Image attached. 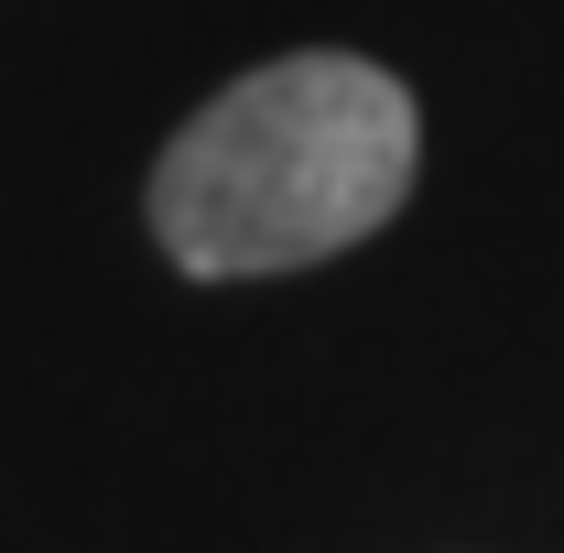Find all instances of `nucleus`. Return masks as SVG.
<instances>
[{
  "instance_id": "nucleus-1",
  "label": "nucleus",
  "mask_w": 564,
  "mask_h": 553,
  "mask_svg": "<svg viewBox=\"0 0 564 553\" xmlns=\"http://www.w3.org/2000/svg\"><path fill=\"white\" fill-rule=\"evenodd\" d=\"M423 163L413 87L369 55H282L217 87L152 163V239L196 282L304 272L391 228Z\"/></svg>"
}]
</instances>
